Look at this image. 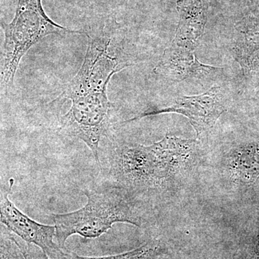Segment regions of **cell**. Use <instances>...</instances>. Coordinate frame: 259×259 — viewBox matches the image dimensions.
Segmentation results:
<instances>
[{"instance_id":"6da1fadb","label":"cell","mask_w":259,"mask_h":259,"mask_svg":"<svg viewBox=\"0 0 259 259\" xmlns=\"http://www.w3.org/2000/svg\"><path fill=\"white\" fill-rule=\"evenodd\" d=\"M87 204L74 212L56 214L50 218L55 224L56 238L61 249L68 238L79 235L85 238L101 236L115 223L141 227L142 219L134 204L114 190H86Z\"/></svg>"},{"instance_id":"7a4b0ae2","label":"cell","mask_w":259,"mask_h":259,"mask_svg":"<svg viewBox=\"0 0 259 259\" xmlns=\"http://www.w3.org/2000/svg\"><path fill=\"white\" fill-rule=\"evenodd\" d=\"M5 42L0 53V89L13 86L20 60L32 47L51 34H81L69 30L48 18L41 0H18L16 13L10 24L3 23Z\"/></svg>"},{"instance_id":"3957f363","label":"cell","mask_w":259,"mask_h":259,"mask_svg":"<svg viewBox=\"0 0 259 259\" xmlns=\"http://www.w3.org/2000/svg\"><path fill=\"white\" fill-rule=\"evenodd\" d=\"M107 90L72 95L71 106L61 120L59 132L82 141L93 153L100 168L99 146L106 134L110 111L113 106L109 101Z\"/></svg>"},{"instance_id":"277c9868","label":"cell","mask_w":259,"mask_h":259,"mask_svg":"<svg viewBox=\"0 0 259 259\" xmlns=\"http://www.w3.org/2000/svg\"><path fill=\"white\" fill-rule=\"evenodd\" d=\"M110 38L89 37L88 51L81 68L56 100L78 94L107 90L112 76L130 66L110 55Z\"/></svg>"},{"instance_id":"5b68a950","label":"cell","mask_w":259,"mask_h":259,"mask_svg":"<svg viewBox=\"0 0 259 259\" xmlns=\"http://www.w3.org/2000/svg\"><path fill=\"white\" fill-rule=\"evenodd\" d=\"M110 165V175L127 187H147L165 179L153 145L116 148Z\"/></svg>"},{"instance_id":"8992f818","label":"cell","mask_w":259,"mask_h":259,"mask_svg":"<svg viewBox=\"0 0 259 259\" xmlns=\"http://www.w3.org/2000/svg\"><path fill=\"white\" fill-rule=\"evenodd\" d=\"M9 185L8 189L0 186V222L23 241L39 247L49 258L64 259L65 252L54 242L55 226L37 223L21 212L8 197L14 179Z\"/></svg>"},{"instance_id":"52a82bcc","label":"cell","mask_w":259,"mask_h":259,"mask_svg":"<svg viewBox=\"0 0 259 259\" xmlns=\"http://www.w3.org/2000/svg\"><path fill=\"white\" fill-rule=\"evenodd\" d=\"M225 112L226 108L221 87L214 85L206 93L192 96L178 97L170 106L145 112L134 118L124 121L122 123H127L148 116L171 112L188 118L197 136H199L210 131Z\"/></svg>"},{"instance_id":"ba28073f","label":"cell","mask_w":259,"mask_h":259,"mask_svg":"<svg viewBox=\"0 0 259 259\" xmlns=\"http://www.w3.org/2000/svg\"><path fill=\"white\" fill-rule=\"evenodd\" d=\"M154 71L167 81L178 83L187 79L212 77L221 74L222 69L202 64L194 51L171 44L163 51Z\"/></svg>"},{"instance_id":"9c48e42d","label":"cell","mask_w":259,"mask_h":259,"mask_svg":"<svg viewBox=\"0 0 259 259\" xmlns=\"http://www.w3.org/2000/svg\"><path fill=\"white\" fill-rule=\"evenodd\" d=\"M209 0H178L180 15L176 35L172 44L194 51L203 35Z\"/></svg>"},{"instance_id":"30bf717a","label":"cell","mask_w":259,"mask_h":259,"mask_svg":"<svg viewBox=\"0 0 259 259\" xmlns=\"http://www.w3.org/2000/svg\"><path fill=\"white\" fill-rule=\"evenodd\" d=\"M233 169L237 176L243 180H253L259 176V148L248 146L241 148L233 163Z\"/></svg>"},{"instance_id":"8fae6325","label":"cell","mask_w":259,"mask_h":259,"mask_svg":"<svg viewBox=\"0 0 259 259\" xmlns=\"http://www.w3.org/2000/svg\"><path fill=\"white\" fill-rule=\"evenodd\" d=\"M161 247L156 242H148L139 248L121 254L102 257L81 256L75 253H65L64 259H158Z\"/></svg>"},{"instance_id":"7c38bea8","label":"cell","mask_w":259,"mask_h":259,"mask_svg":"<svg viewBox=\"0 0 259 259\" xmlns=\"http://www.w3.org/2000/svg\"><path fill=\"white\" fill-rule=\"evenodd\" d=\"M0 259H25L11 236L0 235Z\"/></svg>"},{"instance_id":"4fadbf2b","label":"cell","mask_w":259,"mask_h":259,"mask_svg":"<svg viewBox=\"0 0 259 259\" xmlns=\"http://www.w3.org/2000/svg\"><path fill=\"white\" fill-rule=\"evenodd\" d=\"M12 238L21 250L25 259H50L39 247L31 243H26L15 235H11Z\"/></svg>"},{"instance_id":"5bb4252c","label":"cell","mask_w":259,"mask_h":259,"mask_svg":"<svg viewBox=\"0 0 259 259\" xmlns=\"http://www.w3.org/2000/svg\"><path fill=\"white\" fill-rule=\"evenodd\" d=\"M258 253H259V240H258Z\"/></svg>"}]
</instances>
